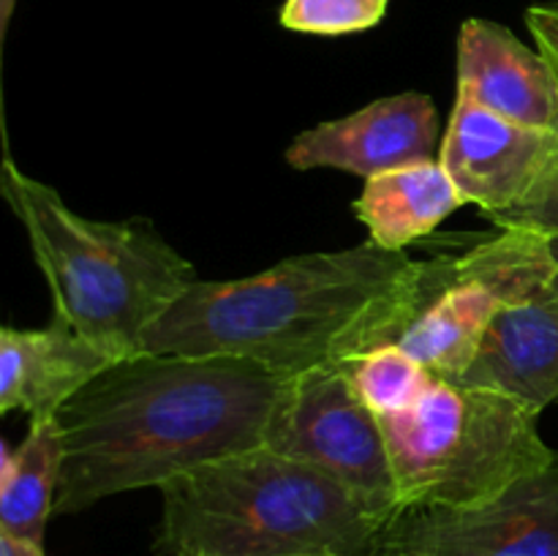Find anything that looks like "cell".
<instances>
[{
  "label": "cell",
  "instance_id": "obj_7",
  "mask_svg": "<svg viewBox=\"0 0 558 556\" xmlns=\"http://www.w3.org/2000/svg\"><path fill=\"white\" fill-rule=\"evenodd\" d=\"M265 447L330 474L379 521L390 523L401 512L379 414L360 398L341 363L283 379Z\"/></svg>",
  "mask_w": 558,
  "mask_h": 556
},
{
  "label": "cell",
  "instance_id": "obj_22",
  "mask_svg": "<svg viewBox=\"0 0 558 556\" xmlns=\"http://www.w3.org/2000/svg\"><path fill=\"white\" fill-rule=\"evenodd\" d=\"M548 240H550V254H554V262H556V276H554V283H550V292L558 298V234H554V238Z\"/></svg>",
  "mask_w": 558,
  "mask_h": 556
},
{
  "label": "cell",
  "instance_id": "obj_14",
  "mask_svg": "<svg viewBox=\"0 0 558 556\" xmlns=\"http://www.w3.org/2000/svg\"><path fill=\"white\" fill-rule=\"evenodd\" d=\"M463 205L461 191L436 158L368 178L354 213L368 229L371 243L385 251H407Z\"/></svg>",
  "mask_w": 558,
  "mask_h": 556
},
{
  "label": "cell",
  "instance_id": "obj_4",
  "mask_svg": "<svg viewBox=\"0 0 558 556\" xmlns=\"http://www.w3.org/2000/svg\"><path fill=\"white\" fill-rule=\"evenodd\" d=\"M0 191L25 229L54 316L112 360L145 354L147 330L199 281L150 221H93L11 156L3 158Z\"/></svg>",
  "mask_w": 558,
  "mask_h": 556
},
{
  "label": "cell",
  "instance_id": "obj_13",
  "mask_svg": "<svg viewBox=\"0 0 558 556\" xmlns=\"http://www.w3.org/2000/svg\"><path fill=\"white\" fill-rule=\"evenodd\" d=\"M456 385L499 392L543 414L558 401V298L539 294L494 316Z\"/></svg>",
  "mask_w": 558,
  "mask_h": 556
},
{
  "label": "cell",
  "instance_id": "obj_3",
  "mask_svg": "<svg viewBox=\"0 0 558 556\" xmlns=\"http://www.w3.org/2000/svg\"><path fill=\"white\" fill-rule=\"evenodd\" d=\"M158 556H379L387 523L338 480L270 447L163 483Z\"/></svg>",
  "mask_w": 558,
  "mask_h": 556
},
{
  "label": "cell",
  "instance_id": "obj_16",
  "mask_svg": "<svg viewBox=\"0 0 558 556\" xmlns=\"http://www.w3.org/2000/svg\"><path fill=\"white\" fill-rule=\"evenodd\" d=\"M352 379L354 390L376 414H392L412 407L436 376L423 363L403 352L396 343L374 347L341 363Z\"/></svg>",
  "mask_w": 558,
  "mask_h": 556
},
{
  "label": "cell",
  "instance_id": "obj_2",
  "mask_svg": "<svg viewBox=\"0 0 558 556\" xmlns=\"http://www.w3.org/2000/svg\"><path fill=\"white\" fill-rule=\"evenodd\" d=\"M420 259L360 243L289 256L256 276L196 281L147 330L145 352L240 358L278 376L381 347L401 319Z\"/></svg>",
  "mask_w": 558,
  "mask_h": 556
},
{
  "label": "cell",
  "instance_id": "obj_19",
  "mask_svg": "<svg viewBox=\"0 0 558 556\" xmlns=\"http://www.w3.org/2000/svg\"><path fill=\"white\" fill-rule=\"evenodd\" d=\"M526 25L534 36V44H537V52L550 65L558 85V3L532 5L526 11Z\"/></svg>",
  "mask_w": 558,
  "mask_h": 556
},
{
  "label": "cell",
  "instance_id": "obj_21",
  "mask_svg": "<svg viewBox=\"0 0 558 556\" xmlns=\"http://www.w3.org/2000/svg\"><path fill=\"white\" fill-rule=\"evenodd\" d=\"M14 9H16V0H0V36H5V31H9Z\"/></svg>",
  "mask_w": 558,
  "mask_h": 556
},
{
  "label": "cell",
  "instance_id": "obj_12",
  "mask_svg": "<svg viewBox=\"0 0 558 556\" xmlns=\"http://www.w3.org/2000/svg\"><path fill=\"white\" fill-rule=\"evenodd\" d=\"M112 360L69 322L52 316L47 327L0 330V412H25L31 423L54 420Z\"/></svg>",
  "mask_w": 558,
  "mask_h": 556
},
{
  "label": "cell",
  "instance_id": "obj_11",
  "mask_svg": "<svg viewBox=\"0 0 558 556\" xmlns=\"http://www.w3.org/2000/svg\"><path fill=\"white\" fill-rule=\"evenodd\" d=\"M458 96L523 125L558 131V85L537 49L507 25L472 16L458 33Z\"/></svg>",
  "mask_w": 558,
  "mask_h": 556
},
{
  "label": "cell",
  "instance_id": "obj_6",
  "mask_svg": "<svg viewBox=\"0 0 558 556\" xmlns=\"http://www.w3.org/2000/svg\"><path fill=\"white\" fill-rule=\"evenodd\" d=\"M554 276L550 240L529 229H499L463 254L420 259L407 309L385 343L401 347L439 379L456 382L494 316L505 305L548 294Z\"/></svg>",
  "mask_w": 558,
  "mask_h": 556
},
{
  "label": "cell",
  "instance_id": "obj_1",
  "mask_svg": "<svg viewBox=\"0 0 558 556\" xmlns=\"http://www.w3.org/2000/svg\"><path fill=\"white\" fill-rule=\"evenodd\" d=\"M283 379L240 358L145 352L118 360L60 409L54 516L161 488L202 463L262 447Z\"/></svg>",
  "mask_w": 558,
  "mask_h": 556
},
{
  "label": "cell",
  "instance_id": "obj_20",
  "mask_svg": "<svg viewBox=\"0 0 558 556\" xmlns=\"http://www.w3.org/2000/svg\"><path fill=\"white\" fill-rule=\"evenodd\" d=\"M0 556H47V554H44V543L0 532Z\"/></svg>",
  "mask_w": 558,
  "mask_h": 556
},
{
  "label": "cell",
  "instance_id": "obj_5",
  "mask_svg": "<svg viewBox=\"0 0 558 556\" xmlns=\"http://www.w3.org/2000/svg\"><path fill=\"white\" fill-rule=\"evenodd\" d=\"M379 420L401 512L483 507L550 467L558 452L539 434V412L439 376L412 407Z\"/></svg>",
  "mask_w": 558,
  "mask_h": 556
},
{
  "label": "cell",
  "instance_id": "obj_10",
  "mask_svg": "<svg viewBox=\"0 0 558 556\" xmlns=\"http://www.w3.org/2000/svg\"><path fill=\"white\" fill-rule=\"evenodd\" d=\"M439 112L425 93L376 98L354 114L305 129L283 158L292 169H338L376 178L392 169L439 158Z\"/></svg>",
  "mask_w": 558,
  "mask_h": 556
},
{
  "label": "cell",
  "instance_id": "obj_9",
  "mask_svg": "<svg viewBox=\"0 0 558 556\" xmlns=\"http://www.w3.org/2000/svg\"><path fill=\"white\" fill-rule=\"evenodd\" d=\"M439 161L463 202L494 221L543 189L558 161V131L515 123L456 93Z\"/></svg>",
  "mask_w": 558,
  "mask_h": 556
},
{
  "label": "cell",
  "instance_id": "obj_23",
  "mask_svg": "<svg viewBox=\"0 0 558 556\" xmlns=\"http://www.w3.org/2000/svg\"><path fill=\"white\" fill-rule=\"evenodd\" d=\"M379 556H392V554H379Z\"/></svg>",
  "mask_w": 558,
  "mask_h": 556
},
{
  "label": "cell",
  "instance_id": "obj_17",
  "mask_svg": "<svg viewBox=\"0 0 558 556\" xmlns=\"http://www.w3.org/2000/svg\"><path fill=\"white\" fill-rule=\"evenodd\" d=\"M390 0H287L281 25L308 36H349L379 25Z\"/></svg>",
  "mask_w": 558,
  "mask_h": 556
},
{
  "label": "cell",
  "instance_id": "obj_18",
  "mask_svg": "<svg viewBox=\"0 0 558 556\" xmlns=\"http://www.w3.org/2000/svg\"><path fill=\"white\" fill-rule=\"evenodd\" d=\"M490 223H496L499 229H529V232L545 234V238L558 234V161L554 172L543 183V189L526 205L494 218Z\"/></svg>",
  "mask_w": 558,
  "mask_h": 556
},
{
  "label": "cell",
  "instance_id": "obj_8",
  "mask_svg": "<svg viewBox=\"0 0 558 556\" xmlns=\"http://www.w3.org/2000/svg\"><path fill=\"white\" fill-rule=\"evenodd\" d=\"M392 556H558V452L550 467L472 510H403L387 523Z\"/></svg>",
  "mask_w": 558,
  "mask_h": 556
},
{
  "label": "cell",
  "instance_id": "obj_15",
  "mask_svg": "<svg viewBox=\"0 0 558 556\" xmlns=\"http://www.w3.org/2000/svg\"><path fill=\"white\" fill-rule=\"evenodd\" d=\"M63 478V431L58 418L31 423L25 439L3 447L0 532L44 543Z\"/></svg>",
  "mask_w": 558,
  "mask_h": 556
}]
</instances>
